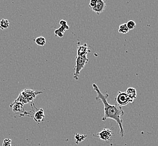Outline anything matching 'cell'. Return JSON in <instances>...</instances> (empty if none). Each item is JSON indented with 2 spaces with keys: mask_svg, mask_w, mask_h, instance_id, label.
Listing matches in <instances>:
<instances>
[{
  "mask_svg": "<svg viewBox=\"0 0 158 146\" xmlns=\"http://www.w3.org/2000/svg\"><path fill=\"white\" fill-rule=\"evenodd\" d=\"M92 87L95 92L97 93L96 100L101 101L104 105V115L102 118V120L105 121L108 119H111L115 121L120 128V136L124 137V131L122 125L123 120L121 118L124 115V112L123 109L121 106L117 104L115 105H110L108 102V97L109 96V94H103L100 91L98 87L96 84L94 83L92 84Z\"/></svg>",
  "mask_w": 158,
  "mask_h": 146,
  "instance_id": "cell-1",
  "label": "cell"
},
{
  "mask_svg": "<svg viewBox=\"0 0 158 146\" xmlns=\"http://www.w3.org/2000/svg\"><path fill=\"white\" fill-rule=\"evenodd\" d=\"M89 62V59L87 56H77L76 59V66H75V72L73 75V78L76 80L79 79V76L81 70L85 67V64Z\"/></svg>",
  "mask_w": 158,
  "mask_h": 146,
  "instance_id": "cell-2",
  "label": "cell"
},
{
  "mask_svg": "<svg viewBox=\"0 0 158 146\" xmlns=\"http://www.w3.org/2000/svg\"><path fill=\"white\" fill-rule=\"evenodd\" d=\"M42 93L43 92L42 91L29 89H23L20 92V93L27 99V101L30 103L33 102L34 99L36 97L37 95Z\"/></svg>",
  "mask_w": 158,
  "mask_h": 146,
  "instance_id": "cell-3",
  "label": "cell"
},
{
  "mask_svg": "<svg viewBox=\"0 0 158 146\" xmlns=\"http://www.w3.org/2000/svg\"><path fill=\"white\" fill-rule=\"evenodd\" d=\"M115 101L117 102V105L119 106H126L128 103H133L127 95L126 92L118 91L117 97L115 99Z\"/></svg>",
  "mask_w": 158,
  "mask_h": 146,
  "instance_id": "cell-4",
  "label": "cell"
},
{
  "mask_svg": "<svg viewBox=\"0 0 158 146\" xmlns=\"http://www.w3.org/2000/svg\"><path fill=\"white\" fill-rule=\"evenodd\" d=\"M93 136L98 137L100 140L108 141L110 140L111 137L112 136V131L110 129H104L101 130L98 133L94 134Z\"/></svg>",
  "mask_w": 158,
  "mask_h": 146,
  "instance_id": "cell-5",
  "label": "cell"
},
{
  "mask_svg": "<svg viewBox=\"0 0 158 146\" xmlns=\"http://www.w3.org/2000/svg\"><path fill=\"white\" fill-rule=\"evenodd\" d=\"M10 108H11L12 111L15 112V113H18V112H21L23 113V114L22 115V116L24 115H28L29 112H27L25 110H24V105H23L22 103L19 102L14 101L10 106Z\"/></svg>",
  "mask_w": 158,
  "mask_h": 146,
  "instance_id": "cell-6",
  "label": "cell"
},
{
  "mask_svg": "<svg viewBox=\"0 0 158 146\" xmlns=\"http://www.w3.org/2000/svg\"><path fill=\"white\" fill-rule=\"evenodd\" d=\"M33 114L32 118H33L34 120L37 123H41L44 120V111L42 109H37L35 107V111L33 110V113H31Z\"/></svg>",
  "mask_w": 158,
  "mask_h": 146,
  "instance_id": "cell-7",
  "label": "cell"
},
{
  "mask_svg": "<svg viewBox=\"0 0 158 146\" xmlns=\"http://www.w3.org/2000/svg\"><path fill=\"white\" fill-rule=\"evenodd\" d=\"M106 8V1L103 0H97V2L96 3L94 7L92 8L91 10L96 13L97 14L99 15L100 14L102 13Z\"/></svg>",
  "mask_w": 158,
  "mask_h": 146,
  "instance_id": "cell-8",
  "label": "cell"
},
{
  "mask_svg": "<svg viewBox=\"0 0 158 146\" xmlns=\"http://www.w3.org/2000/svg\"><path fill=\"white\" fill-rule=\"evenodd\" d=\"M89 52H91V51L89 50L87 44L81 45L77 48V56H87Z\"/></svg>",
  "mask_w": 158,
  "mask_h": 146,
  "instance_id": "cell-9",
  "label": "cell"
},
{
  "mask_svg": "<svg viewBox=\"0 0 158 146\" xmlns=\"http://www.w3.org/2000/svg\"><path fill=\"white\" fill-rule=\"evenodd\" d=\"M127 95L128 96V97L130 98V99L132 101V102L135 101V99L137 98V91L136 89H135L134 88L132 87H130L127 89L126 92Z\"/></svg>",
  "mask_w": 158,
  "mask_h": 146,
  "instance_id": "cell-10",
  "label": "cell"
},
{
  "mask_svg": "<svg viewBox=\"0 0 158 146\" xmlns=\"http://www.w3.org/2000/svg\"><path fill=\"white\" fill-rule=\"evenodd\" d=\"M87 137V136L85 134H82L80 133H76L74 136L75 138V142L77 144L83 142L85 138Z\"/></svg>",
  "mask_w": 158,
  "mask_h": 146,
  "instance_id": "cell-11",
  "label": "cell"
},
{
  "mask_svg": "<svg viewBox=\"0 0 158 146\" xmlns=\"http://www.w3.org/2000/svg\"><path fill=\"white\" fill-rule=\"evenodd\" d=\"M67 30L64 26H60L59 28L56 29L55 30V34L56 36H58L59 37H63L64 33Z\"/></svg>",
  "mask_w": 158,
  "mask_h": 146,
  "instance_id": "cell-12",
  "label": "cell"
},
{
  "mask_svg": "<svg viewBox=\"0 0 158 146\" xmlns=\"http://www.w3.org/2000/svg\"><path fill=\"white\" fill-rule=\"evenodd\" d=\"M35 43L37 45H38V46H44L46 43V39L42 36H40L39 37H37L35 39Z\"/></svg>",
  "mask_w": 158,
  "mask_h": 146,
  "instance_id": "cell-13",
  "label": "cell"
},
{
  "mask_svg": "<svg viewBox=\"0 0 158 146\" xmlns=\"http://www.w3.org/2000/svg\"><path fill=\"white\" fill-rule=\"evenodd\" d=\"M9 21L7 19H2L0 20V29H5L9 28Z\"/></svg>",
  "mask_w": 158,
  "mask_h": 146,
  "instance_id": "cell-14",
  "label": "cell"
},
{
  "mask_svg": "<svg viewBox=\"0 0 158 146\" xmlns=\"http://www.w3.org/2000/svg\"><path fill=\"white\" fill-rule=\"evenodd\" d=\"M130 31V30L128 28L127 26L126 23H124L123 24H121L119 26V28L118 29V32L122 34H126L127 33Z\"/></svg>",
  "mask_w": 158,
  "mask_h": 146,
  "instance_id": "cell-15",
  "label": "cell"
},
{
  "mask_svg": "<svg viewBox=\"0 0 158 146\" xmlns=\"http://www.w3.org/2000/svg\"><path fill=\"white\" fill-rule=\"evenodd\" d=\"M15 101L22 103L23 105H25V104H27V103H29L28 101H27V99H25V97L20 93L19 94L18 97Z\"/></svg>",
  "mask_w": 158,
  "mask_h": 146,
  "instance_id": "cell-16",
  "label": "cell"
},
{
  "mask_svg": "<svg viewBox=\"0 0 158 146\" xmlns=\"http://www.w3.org/2000/svg\"><path fill=\"white\" fill-rule=\"evenodd\" d=\"M127 26L129 30H132L136 27V22L133 20H130L126 23Z\"/></svg>",
  "mask_w": 158,
  "mask_h": 146,
  "instance_id": "cell-17",
  "label": "cell"
},
{
  "mask_svg": "<svg viewBox=\"0 0 158 146\" xmlns=\"http://www.w3.org/2000/svg\"><path fill=\"white\" fill-rule=\"evenodd\" d=\"M2 146H12V141H11V140L9 139V138L4 140L3 142V144H2Z\"/></svg>",
  "mask_w": 158,
  "mask_h": 146,
  "instance_id": "cell-18",
  "label": "cell"
},
{
  "mask_svg": "<svg viewBox=\"0 0 158 146\" xmlns=\"http://www.w3.org/2000/svg\"><path fill=\"white\" fill-rule=\"evenodd\" d=\"M60 26H64L65 28L66 29V30H68L69 29V26L68 25L67 22L66 21L64 20H61L60 21Z\"/></svg>",
  "mask_w": 158,
  "mask_h": 146,
  "instance_id": "cell-19",
  "label": "cell"
},
{
  "mask_svg": "<svg viewBox=\"0 0 158 146\" xmlns=\"http://www.w3.org/2000/svg\"><path fill=\"white\" fill-rule=\"evenodd\" d=\"M96 2H97V0H91V1H90L89 4V6L91 8V9L92 8H93V7H95V5H96Z\"/></svg>",
  "mask_w": 158,
  "mask_h": 146,
  "instance_id": "cell-20",
  "label": "cell"
}]
</instances>
